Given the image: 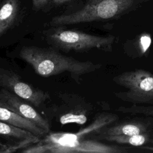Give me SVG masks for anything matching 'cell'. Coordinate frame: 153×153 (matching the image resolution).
I'll list each match as a JSON object with an SVG mask.
<instances>
[{
    "instance_id": "1",
    "label": "cell",
    "mask_w": 153,
    "mask_h": 153,
    "mask_svg": "<svg viewBox=\"0 0 153 153\" xmlns=\"http://www.w3.org/2000/svg\"><path fill=\"white\" fill-rule=\"evenodd\" d=\"M19 56L39 76L49 77L68 72L77 81H79L81 76L94 72L102 66L100 63L81 61L65 56L53 48L38 46L22 47Z\"/></svg>"
},
{
    "instance_id": "2",
    "label": "cell",
    "mask_w": 153,
    "mask_h": 153,
    "mask_svg": "<svg viewBox=\"0 0 153 153\" xmlns=\"http://www.w3.org/2000/svg\"><path fill=\"white\" fill-rule=\"evenodd\" d=\"M48 44L65 52L87 51L97 49L112 52L115 37L113 35L97 36L76 30L65 29L55 26L44 32Z\"/></svg>"
},
{
    "instance_id": "3",
    "label": "cell",
    "mask_w": 153,
    "mask_h": 153,
    "mask_svg": "<svg viewBox=\"0 0 153 153\" xmlns=\"http://www.w3.org/2000/svg\"><path fill=\"white\" fill-rule=\"evenodd\" d=\"M134 0H89L79 10L53 17V27L115 19L126 12Z\"/></svg>"
},
{
    "instance_id": "4",
    "label": "cell",
    "mask_w": 153,
    "mask_h": 153,
    "mask_svg": "<svg viewBox=\"0 0 153 153\" xmlns=\"http://www.w3.org/2000/svg\"><path fill=\"white\" fill-rule=\"evenodd\" d=\"M113 82L126 89L114 95L122 101L132 105L153 104V74L136 69L114 76Z\"/></svg>"
},
{
    "instance_id": "5",
    "label": "cell",
    "mask_w": 153,
    "mask_h": 153,
    "mask_svg": "<svg viewBox=\"0 0 153 153\" xmlns=\"http://www.w3.org/2000/svg\"><path fill=\"white\" fill-rule=\"evenodd\" d=\"M24 153H127V147L108 145L97 140L84 139L59 143H42L39 140L20 151Z\"/></svg>"
},
{
    "instance_id": "6",
    "label": "cell",
    "mask_w": 153,
    "mask_h": 153,
    "mask_svg": "<svg viewBox=\"0 0 153 153\" xmlns=\"http://www.w3.org/2000/svg\"><path fill=\"white\" fill-rule=\"evenodd\" d=\"M59 100L48 109L49 115L62 126L75 123L84 124L93 111V105L80 95L60 93Z\"/></svg>"
},
{
    "instance_id": "7",
    "label": "cell",
    "mask_w": 153,
    "mask_h": 153,
    "mask_svg": "<svg viewBox=\"0 0 153 153\" xmlns=\"http://www.w3.org/2000/svg\"><path fill=\"white\" fill-rule=\"evenodd\" d=\"M0 87L38 107L50 99L49 93L22 80L14 71L0 68Z\"/></svg>"
},
{
    "instance_id": "8",
    "label": "cell",
    "mask_w": 153,
    "mask_h": 153,
    "mask_svg": "<svg viewBox=\"0 0 153 153\" xmlns=\"http://www.w3.org/2000/svg\"><path fill=\"white\" fill-rule=\"evenodd\" d=\"M118 118V115L112 113H100L94 117L93 121L90 125L80 129L77 132H49L42 139L41 138L39 141L47 143H59L86 139L100 128L115 123Z\"/></svg>"
},
{
    "instance_id": "9",
    "label": "cell",
    "mask_w": 153,
    "mask_h": 153,
    "mask_svg": "<svg viewBox=\"0 0 153 153\" xmlns=\"http://www.w3.org/2000/svg\"><path fill=\"white\" fill-rule=\"evenodd\" d=\"M28 102L16 94L2 88L0 89V105L3 106L19 115L27 119L48 133L50 124Z\"/></svg>"
},
{
    "instance_id": "10",
    "label": "cell",
    "mask_w": 153,
    "mask_h": 153,
    "mask_svg": "<svg viewBox=\"0 0 153 153\" xmlns=\"http://www.w3.org/2000/svg\"><path fill=\"white\" fill-rule=\"evenodd\" d=\"M153 131V118H137L103 127L88 136L86 139L97 140L109 135H132Z\"/></svg>"
},
{
    "instance_id": "11",
    "label": "cell",
    "mask_w": 153,
    "mask_h": 153,
    "mask_svg": "<svg viewBox=\"0 0 153 153\" xmlns=\"http://www.w3.org/2000/svg\"><path fill=\"white\" fill-rule=\"evenodd\" d=\"M0 120L20 128L27 130L35 135L42 137L47 133L33 122L26 119L10 109L0 105Z\"/></svg>"
},
{
    "instance_id": "12",
    "label": "cell",
    "mask_w": 153,
    "mask_h": 153,
    "mask_svg": "<svg viewBox=\"0 0 153 153\" xmlns=\"http://www.w3.org/2000/svg\"><path fill=\"white\" fill-rule=\"evenodd\" d=\"M19 10V0H4L0 5V37L14 25Z\"/></svg>"
},
{
    "instance_id": "13",
    "label": "cell",
    "mask_w": 153,
    "mask_h": 153,
    "mask_svg": "<svg viewBox=\"0 0 153 153\" xmlns=\"http://www.w3.org/2000/svg\"><path fill=\"white\" fill-rule=\"evenodd\" d=\"M153 139V131L132 135H109L98 138L97 140H104L118 144L128 145L133 146H143L151 143Z\"/></svg>"
},
{
    "instance_id": "14",
    "label": "cell",
    "mask_w": 153,
    "mask_h": 153,
    "mask_svg": "<svg viewBox=\"0 0 153 153\" xmlns=\"http://www.w3.org/2000/svg\"><path fill=\"white\" fill-rule=\"evenodd\" d=\"M0 135L12 139L13 141H20L26 139H35L39 140V137L32 132L11 125L0 120Z\"/></svg>"
},
{
    "instance_id": "15",
    "label": "cell",
    "mask_w": 153,
    "mask_h": 153,
    "mask_svg": "<svg viewBox=\"0 0 153 153\" xmlns=\"http://www.w3.org/2000/svg\"><path fill=\"white\" fill-rule=\"evenodd\" d=\"M151 39L148 34H142L138 38L128 41L126 44L128 46L126 48L128 55L134 57H140L146 53L151 45Z\"/></svg>"
},
{
    "instance_id": "16",
    "label": "cell",
    "mask_w": 153,
    "mask_h": 153,
    "mask_svg": "<svg viewBox=\"0 0 153 153\" xmlns=\"http://www.w3.org/2000/svg\"><path fill=\"white\" fill-rule=\"evenodd\" d=\"M38 141L35 139H26L13 142L12 143H3L0 142V153H11L19 151L20 149L22 150Z\"/></svg>"
},
{
    "instance_id": "17",
    "label": "cell",
    "mask_w": 153,
    "mask_h": 153,
    "mask_svg": "<svg viewBox=\"0 0 153 153\" xmlns=\"http://www.w3.org/2000/svg\"><path fill=\"white\" fill-rule=\"evenodd\" d=\"M117 111L123 114L143 115L153 118V105H131L130 106H120L117 109Z\"/></svg>"
},
{
    "instance_id": "18",
    "label": "cell",
    "mask_w": 153,
    "mask_h": 153,
    "mask_svg": "<svg viewBox=\"0 0 153 153\" xmlns=\"http://www.w3.org/2000/svg\"><path fill=\"white\" fill-rule=\"evenodd\" d=\"M49 0H32L33 9L38 11L44 8L48 4Z\"/></svg>"
},
{
    "instance_id": "19",
    "label": "cell",
    "mask_w": 153,
    "mask_h": 153,
    "mask_svg": "<svg viewBox=\"0 0 153 153\" xmlns=\"http://www.w3.org/2000/svg\"><path fill=\"white\" fill-rule=\"evenodd\" d=\"M71 1H72V0H53V2L54 4L59 5L65 4V3Z\"/></svg>"
},
{
    "instance_id": "20",
    "label": "cell",
    "mask_w": 153,
    "mask_h": 153,
    "mask_svg": "<svg viewBox=\"0 0 153 153\" xmlns=\"http://www.w3.org/2000/svg\"><path fill=\"white\" fill-rule=\"evenodd\" d=\"M151 143L153 145V139H152L151 142ZM143 149H148V150H149V151H153V147L152 146H143L142 147Z\"/></svg>"
}]
</instances>
